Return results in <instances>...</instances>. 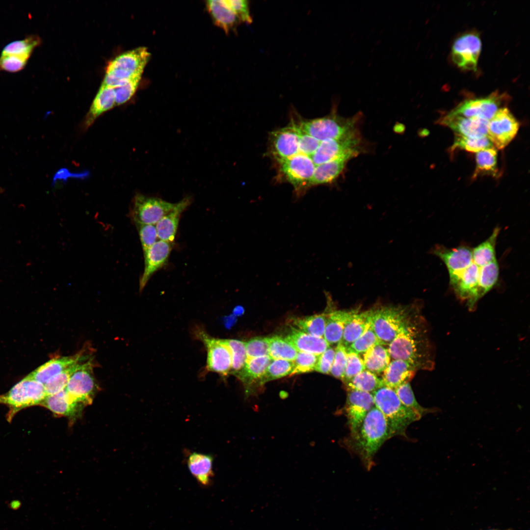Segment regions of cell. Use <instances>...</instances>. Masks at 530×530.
Instances as JSON below:
<instances>
[{
	"label": "cell",
	"instance_id": "cell-1",
	"mask_svg": "<svg viewBox=\"0 0 530 530\" xmlns=\"http://www.w3.org/2000/svg\"><path fill=\"white\" fill-rule=\"evenodd\" d=\"M391 358L408 363L417 371L434 366L433 349L424 318L416 311L407 325L388 344Z\"/></svg>",
	"mask_w": 530,
	"mask_h": 530
},
{
	"label": "cell",
	"instance_id": "cell-2",
	"mask_svg": "<svg viewBox=\"0 0 530 530\" xmlns=\"http://www.w3.org/2000/svg\"><path fill=\"white\" fill-rule=\"evenodd\" d=\"M394 434L382 413L375 406L345 440L349 450L356 453L370 470L380 447Z\"/></svg>",
	"mask_w": 530,
	"mask_h": 530
},
{
	"label": "cell",
	"instance_id": "cell-3",
	"mask_svg": "<svg viewBox=\"0 0 530 530\" xmlns=\"http://www.w3.org/2000/svg\"><path fill=\"white\" fill-rule=\"evenodd\" d=\"M372 394L375 407L385 417L394 436H405L408 425L421 418L401 403L393 389L384 386Z\"/></svg>",
	"mask_w": 530,
	"mask_h": 530
},
{
	"label": "cell",
	"instance_id": "cell-4",
	"mask_svg": "<svg viewBox=\"0 0 530 530\" xmlns=\"http://www.w3.org/2000/svg\"><path fill=\"white\" fill-rule=\"evenodd\" d=\"M417 310L401 306H382L370 310L371 323L381 343L388 345Z\"/></svg>",
	"mask_w": 530,
	"mask_h": 530
},
{
	"label": "cell",
	"instance_id": "cell-5",
	"mask_svg": "<svg viewBox=\"0 0 530 530\" xmlns=\"http://www.w3.org/2000/svg\"><path fill=\"white\" fill-rule=\"evenodd\" d=\"M46 397L44 385L27 375L7 393L0 395V404L8 407L6 417L10 422L18 412L26 407L40 405Z\"/></svg>",
	"mask_w": 530,
	"mask_h": 530
},
{
	"label": "cell",
	"instance_id": "cell-6",
	"mask_svg": "<svg viewBox=\"0 0 530 530\" xmlns=\"http://www.w3.org/2000/svg\"><path fill=\"white\" fill-rule=\"evenodd\" d=\"M357 118H344L333 113L324 117L301 121L298 125L306 133L322 141L340 139L357 131Z\"/></svg>",
	"mask_w": 530,
	"mask_h": 530
},
{
	"label": "cell",
	"instance_id": "cell-7",
	"mask_svg": "<svg viewBox=\"0 0 530 530\" xmlns=\"http://www.w3.org/2000/svg\"><path fill=\"white\" fill-rule=\"evenodd\" d=\"M150 56V52L144 47L127 51L108 63L106 74L114 82L125 83L132 77L142 75Z\"/></svg>",
	"mask_w": 530,
	"mask_h": 530
},
{
	"label": "cell",
	"instance_id": "cell-8",
	"mask_svg": "<svg viewBox=\"0 0 530 530\" xmlns=\"http://www.w3.org/2000/svg\"><path fill=\"white\" fill-rule=\"evenodd\" d=\"M176 204L160 198L138 193L133 197L130 216L135 224L156 225L162 217L175 208Z\"/></svg>",
	"mask_w": 530,
	"mask_h": 530
},
{
	"label": "cell",
	"instance_id": "cell-9",
	"mask_svg": "<svg viewBox=\"0 0 530 530\" xmlns=\"http://www.w3.org/2000/svg\"><path fill=\"white\" fill-rule=\"evenodd\" d=\"M94 365L93 360L90 358L81 363L71 376L65 388L69 395L82 405L91 404L98 390Z\"/></svg>",
	"mask_w": 530,
	"mask_h": 530
},
{
	"label": "cell",
	"instance_id": "cell-10",
	"mask_svg": "<svg viewBox=\"0 0 530 530\" xmlns=\"http://www.w3.org/2000/svg\"><path fill=\"white\" fill-rule=\"evenodd\" d=\"M196 337L202 342L207 351L206 370L225 377L231 373L232 355L230 350L224 339L212 337L204 331L197 329Z\"/></svg>",
	"mask_w": 530,
	"mask_h": 530
},
{
	"label": "cell",
	"instance_id": "cell-11",
	"mask_svg": "<svg viewBox=\"0 0 530 530\" xmlns=\"http://www.w3.org/2000/svg\"><path fill=\"white\" fill-rule=\"evenodd\" d=\"M360 141L357 131L340 139L322 141L312 155V160L316 167L341 157H354L358 153Z\"/></svg>",
	"mask_w": 530,
	"mask_h": 530
},
{
	"label": "cell",
	"instance_id": "cell-12",
	"mask_svg": "<svg viewBox=\"0 0 530 530\" xmlns=\"http://www.w3.org/2000/svg\"><path fill=\"white\" fill-rule=\"evenodd\" d=\"M480 267L472 261L467 267L450 274V284L456 296L472 310L480 299L478 280Z\"/></svg>",
	"mask_w": 530,
	"mask_h": 530
},
{
	"label": "cell",
	"instance_id": "cell-13",
	"mask_svg": "<svg viewBox=\"0 0 530 530\" xmlns=\"http://www.w3.org/2000/svg\"><path fill=\"white\" fill-rule=\"evenodd\" d=\"M519 122L506 107L498 110L489 121L487 136L498 149L505 147L514 138Z\"/></svg>",
	"mask_w": 530,
	"mask_h": 530
},
{
	"label": "cell",
	"instance_id": "cell-14",
	"mask_svg": "<svg viewBox=\"0 0 530 530\" xmlns=\"http://www.w3.org/2000/svg\"><path fill=\"white\" fill-rule=\"evenodd\" d=\"M506 97L498 91L486 98L467 100L452 110L450 114L465 117H478L489 121L498 111Z\"/></svg>",
	"mask_w": 530,
	"mask_h": 530
},
{
	"label": "cell",
	"instance_id": "cell-15",
	"mask_svg": "<svg viewBox=\"0 0 530 530\" xmlns=\"http://www.w3.org/2000/svg\"><path fill=\"white\" fill-rule=\"evenodd\" d=\"M279 162L281 171L296 189L309 186L316 168L309 157L298 153Z\"/></svg>",
	"mask_w": 530,
	"mask_h": 530
},
{
	"label": "cell",
	"instance_id": "cell-16",
	"mask_svg": "<svg viewBox=\"0 0 530 530\" xmlns=\"http://www.w3.org/2000/svg\"><path fill=\"white\" fill-rule=\"evenodd\" d=\"M374 406L373 397L371 393L356 390H347L344 409L350 432L358 426Z\"/></svg>",
	"mask_w": 530,
	"mask_h": 530
},
{
	"label": "cell",
	"instance_id": "cell-17",
	"mask_svg": "<svg viewBox=\"0 0 530 530\" xmlns=\"http://www.w3.org/2000/svg\"><path fill=\"white\" fill-rule=\"evenodd\" d=\"M272 154L278 162L299 153V133L297 124L273 132L271 137Z\"/></svg>",
	"mask_w": 530,
	"mask_h": 530
},
{
	"label": "cell",
	"instance_id": "cell-18",
	"mask_svg": "<svg viewBox=\"0 0 530 530\" xmlns=\"http://www.w3.org/2000/svg\"><path fill=\"white\" fill-rule=\"evenodd\" d=\"M488 122L478 117H465L449 113L439 121L440 124L448 127L455 134L469 137L486 136Z\"/></svg>",
	"mask_w": 530,
	"mask_h": 530
},
{
	"label": "cell",
	"instance_id": "cell-19",
	"mask_svg": "<svg viewBox=\"0 0 530 530\" xmlns=\"http://www.w3.org/2000/svg\"><path fill=\"white\" fill-rule=\"evenodd\" d=\"M172 248L171 243L159 240L144 252V268L139 280L140 291L154 273L167 263Z\"/></svg>",
	"mask_w": 530,
	"mask_h": 530
},
{
	"label": "cell",
	"instance_id": "cell-20",
	"mask_svg": "<svg viewBox=\"0 0 530 530\" xmlns=\"http://www.w3.org/2000/svg\"><path fill=\"white\" fill-rule=\"evenodd\" d=\"M430 252L444 262L449 274L467 267L473 261L472 248L466 245L449 248L436 244Z\"/></svg>",
	"mask_w": 530,
	"mask_h": 530
},
{
	"label": "cell",
	"instance_id": "cell-21",
	"mask_svg": "<svg viewBox=\"0 0 530 530\" xmlns=\"http://www.w3.org/2000/svg\"><path fill=\"white\" fill-rule=\"evenodd\" d=\"M85 351H81L72 356L53 358L39 367L28 376L44 385L51 378L70 365L90 357L85 355Z\"/></svg>",
	"mask_w": 530,
	"mask_h": 530
},
{
	"label": "cell",
	"instance_id": "cell-22",
	"mask_svg": "<svg viewBox=\"0 0 530 530\" xmlns=\"http://www.w3.org/2000/svg\"><path fill=\"white\" fill-rule=\"evenodd\" d=\"M481 48V42L477 34L468 33L461 35L454 42L452 53H459L464 60L465 70L475 71Z\"/></svg>",
	"mask_w": 530,
	"mask_h": 530
},
{
	"label": "cell",
	"instance_id": "cell-23",
	"mask_svg": "<svg viewBox=\"0 0 530 530\" xmlns=\"http://www.w3.org/2000/svg\"><path fill=\"white\" fill-rule=\"evenodd\" d=\"M191 203L190 197L184 198L177 203L172 211L159 220L156 224L159 239L172 243L176 235L181 215Z\"/></svg>",
	"mask_w": 530,
	"mask_h": 530
},
{
	"label": "cell",
	"instance_id": "cell-24",
	"mask_svg": "<svg viewBox=\"0 0 530 530\" xmlns=\"http://www.w3.org/2000/svg\"><path fill=\"white\" fill-rule=\"evenodd\" d=\"M268 356L246 359L243 369L235 375L243 384L246 393H251L255 385L261 386V381L271 361Z\"/></svg>",
	"mask_w": 530,
	"mask_h": 530
},
{
	"label": "cell",
	"instance_id": "cell-25",
	"mask_svg": "<svg viewBox=\"0 0 530 530\" xmlns=\"http://www.w3.org/2000/svg\"><path fill=\"white\" fill-rule=\"evenodd\" d=\"M206 6L214 24L226 33L235 30L240 23L226 0H210Z\"/></svg>",
	"mask_w": 530,
	"mask_h": 530
},
{
	"label": "cell",
	"instance_id": "cell-26",
	"mask_svg": "<svg viewBox=\"0 0 530 530\" xmlns=\"http://www.w3.org/2000/svg\"><path fill=\"white\" fill-rule=\"evenodd\" d=\"M285 339L297 351L316 355H320L330 346L323 337L313 336L293 327Z\"/></svg>",
	"mask_w": 530,
	"mask_h": 530
},
{
	"label": "cell",
	"instance_id": "cell-27",
	"mask_svg": "<svg viewBox=\"0 0 530 530\" xmlns=\"http://www.w3.org/2000/svg\"><path fill=\"white\" fill-rule=\"evenodd\" d=\"M416 371L406 361L393 359L383 371L381 379L384 386L395 389L402 384L409 382Z\"/></svg>",
	"mask_w": 530,
	"mask_h": 530
},
{
	"label": "cell",
	"instance_id": "cell-28",
	"mask_svg": "<svg viewBox=\"0 0 530 530\" xmlns=\"http://www.w3.org/2000/svg\"><path fill=\"white\" fill-rule=\"evenodd\" d=\"M55 415L75 417L82 408V405L74 400L65 389L56 394L47 396L40 404Z\"/></svg>",
	"mask_w": 530,
	"mask_h": 530
},
{
	"label": "cell",
	"instance_id": "cell-29",
	"mask_svg": "<svg viewBox=\"0 0 530 530\" xmlns=\"http://www.w3.org/2000/svg\"><path fill=\"white\" fill-rule=\"evenodd\" d=\"M114 106L115 97L114 88L101 85L84 118L82 124L83 129L88 128L100 115Z\"/></svg>",
	"mask_w": 530,
	"mask_h": 530
},
{
	"label": "cell",
	"instance_id": "cell-30",
	"mask_svg": "<svg viewBox=\"0 0 530 530\" xmlns=\"http://www.w3.org/2000/svg\"><path fill=\"white\" fill-rule=\"evenodd\" d=\"M213 458L208 454L193 452L187 459V465L191 475L201 485L208 486L213 476Z\"/></svg>",
	"mask_w": 530,
	"mask_h": 530
},
{
	"label": "cell",
	"instance_id": "cell-31",
	"mask_svg": "<svg viewBox=\"0 0 530 530\" xmlns=\"http://www.w3.org/2000/svg\"><path fill=\"white\" fill-rule=\"evenodd\" d=\"M355 310H335L327 314L323 338L330 344L342 341L345 325Z\"/></svg>",
	"mask_w": 530,
	"mask_h": 530
},
{
	"label": "cell",
	"instance_id": "cell-32",
	"mask_svg": "<svg viewBox=\"0 0 530 530\" xmlns=\"http://www.w3.org/2000/svg\"><path fill=\"white\" fill-rule=\"evenodd\" d=\"M351 158L350 157H341L317 166L309 186L328 183L335 180Z\"/></svg>",
	"mask_w": 530,
	"mask_h": 530
},
{
	"label": "cell",
	"instance_id": "cell-33",
	"mask_svg": "<svg viewBox=\"0 0 530 530\" xmlns=\"http://www.w3.org/2000/svg\"><path fill=\"white\" fill-rule=\"evenodd\" d=\"M370 321V311L359 312L355 309L347 321L343 332L341 342L349 347L364 332Z\"/></svg>",
	"mask_w": 530,
	"mask_h": 530
},
{
	"label": "cell",
	"instance_id": "cell-34",
	"mask_svg": "<svg viewBox=\"0 0 530 530\" xmlns=\"http://www.w3.org/2000/svg\"><path fill=\"white\" fill-rule=\"evenodd\" d=\"M365 370L375 374L383 372L390 362L391 357L385 345L376 344L363 353Z\"/></svg>",
	"mask_w": 530,
	"mask_h": 530
},
{
	"label": "cell",
	"instance_id": "cell-35",
	"mask_svg": "<svg viewBox=\"0 0 530 530\" xmlns=\"http://www.w3.org/2000/svg\"><path fill=\"white\" fill-rule=\"evenodd\" d=\"M500 232V228L496 227L487 239L472 248L473 261L479 267L496 260L495 246Z\"/></svg>",
	"mask_w": 530,
	"mask_h": 530
},
{
	"label": "cell",
	"instance_id": "cell-36",
	"mask_svg": "<svg viewBox=\"0 0 530 530\" xmlns=\"http://www.w3.org/2000/svg\"><path fill=\"white\" fill-rule=\"evenodd\" d=\"M328 313L293 319V328L317 337H323Z\"/></svg>",
	"mask_w": 530,
	"mask_h": 530
},
{
	"label": "cell",
	"instance_id": "cell-37",
	"mask_svg": "<svg viewBox=\"0 0 530 530\" xmlns=\"http://www.w3.org/2000/svg\"><path fill=\"white\" fill-rule=\"evenodd\" d=\"M344 383L346 390H356L371 394L377 389L384 386L381 378L366 370Z\"/></svg>",
	"mask_w": 530,
	"mask_h": 530
},
{
	"label": "cell",
	"instance_id": "cell-38",
	"mask_svg": "<svg viewBox=\"0 0 530 530\" xmlns=\"http://www.w3.org/2000/svg\"><path fill=\"white\" fill-rule=\"evenodd\" d=\"M41 43L36 35H30L24 39L16 40L7 44L2 50L0 56L16 55L30 57L34 50Z\"/></svg>",
	"mask_w": 530,
	"mask_h": 530
},
{
	"label": "cell",
	"instance_id": "cell-39",
	"mask_svg": "<svg viewBox=\"0 0 530 530\" xmlns=\"http://www.w3.org/2000/svg\"><path fill=\"white\" fill-rule=\"evenodd\" d=\"M268 356L271 359L294 361L297 350L285 339L275 336L268 338Z\"/></svg>",
	"mask_w": 530,
	"mask_h": 530
},
{
	"label": "cell",
	"instance_id": "cell-40",
	"mask_svg": "<svg viewBox=\"0 0 530 530\" xmlns=\"http://www.w3.org/2000/svg\"><path fill=\"white\" fill-rule=\"evenodd\" d=\"M499 266L497 260L480 267L478 294L480 299L490 291L497 283Z\"/></svg>",
	"mask_w": 530,
	"mask_h": 530
},
{
	"label": "cell",
	"instance_id": "cell-41",
	"mask_svg": "<svg viewBox=\"0 0 530 530\" xmlns=\"http://www.w3.org/2000/svg\"><path fill=\"white\" fill-rule=\"evenodd\" d=\"M476 153V167L474 177L481 173L495 175L497 170V151L496 148L493 146Z\"/></svg>",
	"mask_w": 530,
	"mask_h": 530
},
{
	"label": "cell",
	"instance_id": "cell-42",
	"mask_svg": "<svg viewBox=\"0 0 530 530\" xmlns=\"http://www.w3.org/2000/svg\"><path fill=\"white\" fill-rule=\"evenodd\" d=\"M87 359L81 360L70 365L47 382L44 384L47 396L53 395L64 390L72 374L78 369L81 363Z\"/></svg>",
	"mask_w": 530,
	"mask_h": 530
},
{
	"label": "cell",
	"instance_id": "cell-43",
	"mask_svg": "<svg viewBox=\"0 0 530 530\" xmlns=\"http://www.w3.org/2000/svg\"><path fill=\"white\" fill-rule=\"evenodd\" d=\"M293 368V361L283 359H272L262 378L261 386L267 381L290 375Z\"/></svg>",
	"mask_w": 530,
	"mask_h": 530
},
{
	"label": "cell",
	"instance_id": "cell-44",
	"mask_svg": "<svg viewBox=\"0 0 530 530\" xmlns=\"http://www.w3.org/2000/svg\"><path fill=\"white\" fill-rule=\"evenodd\" d=\"M493 145L487 136L481 137H469L455 134L451 150L459 148L469 152L477 153L481 150L493 147Z\"/></svg>",
	"mask_w": 530,
	"mask_h": 530
},
{
	"label": "cell",
	"instance_id": "cell-45",
	"mask_svg": "<svg viewBox=\"0 0 530 530\" xmlns=\"http://www.w3.org/2000/svg\"><path fill=\"white\" fill-rule=\"evenodd\" d=\"M401 403L421 417L431 411L422 407L417 401L409 382L400 385L394 389Z\"/></svg>",
	"mask_w": 530,
	"mask_h": 530
},
{
	"label": "cell",
	"instance_id": "cell-46",
	"mask_svg": "<svg viewBox=\"0 0 530 530\" xmlns=\"http://www.w3.org/2000/svg\"><path fill=\"white\" fill-rule=\"evenodd\" d=\"M229 347L232 355L231 373L235 375L243 368L246 360V352L244 342L235 339H224Z\"/></svg>",
	"mask_w": 530,
	"mask_h": 530
},
{
	"label": "cell",
	"instance_id": "cell-47",
	"mask_svg": "<svg viewBox=\"0 0 530 530\" xmlns=\"http://www.w3.org/2000/svg\"><path fill=\"white\" fill-rule=\"evenodd\" d=\"M378 344H382L377 337L370 321L362 334L349 347H346L358 353H364L372 346Z\"/></svg>",
	"mask_w": 530,
	"mask_h": 530
},
{
	"label": "cell",
	"instance_id": "cell-48",
	"mask_svg": "<svg viewBox=\"0 0 530 530\" xmlns=\"http://www.w3.org/2000/svg\"><path fill=\"white\" fill-rule=\"evenodd\" d=\"M142 74L132 77L125 84L114 88L115 106L127 102L135 94L140 83Z\"/></svg>",
	"mask_w": 530,
	"mask_h": 530
},
{
	"label": "cell",
	"instance_id": "cell-49",
	"mask_svg": "<svg viewBox=\"0 0 530 530\" xmlns=\"http://www.w3.org/2000/svg\"><path fill=\"white\" fill-rule=\"evenodd\" d=\"M319 355L298 351L294 360V368L290 376L307 373L315 370Z\"/></svg>",
	"mask_w": 530,
	"mask_h": 530
},
{
	"label": "cell",
	"instance_id": "cell-50",
	"mask_svg": "<svg viewBox=\"0 0 530 530\" xmlns=\"http://www.w3.org/2000/svg\"><path fill=\"white\" fill-rule=\"evenodd\" d=\"M347 359L343 381L345 382L365 370L363 359L359 354L346 348Z\"/></svg>",
	"mask_w": 530,
	"mask_h": 530
},
{
	"label": "cell",
	"instance_id": "cell-51",
	"mask_svg": "<svg viewBox=\"0 0 530 530\" xmlns=\"http://www.w3.org/2000/svg\"><path fill=\"white\" fill-rule=\"evenodd\" d=\"M244 343L246 359L268 355V338L256 337Z\"/></svg>",
	"mask_w": 530,
	"mask_h": 530
},
{
	"label": "cell",
	"instance_id": "cell-52",
	"mask_svg": "<svg viewBox=\"0 0 530 530\" xmlns=\"http://www.w3.org/2000/svg\"><path fill=\"white\" fill-rule=\"evenodd\" d=\"M347 352L346 347L339 342L335 348L334 361L329 374L343 380L346 364Z\"/></svg>",
	"mask_w": 530,
	"mask_h": 530
},
{
	"label": "cell",
	"instance_id": "cell-53",
	"mask_svg": "<svg viewBox=\"0 0 530 530\" xmlns=\"http://www.w3.org/2000/svg\"><path fill=\"white\" fill-rule=\"evenodd\" d=\"M29 56L16 55L0 56V71L15 73L24 69Z\"/></svg>",
	"mask_w": 530,
	"mask_h": 530
},
{
	"label": "cell",
	"instance_id": "cell-54",
	"mask_svg": "<svg viewBox=\"0 0 530 530\" xmlns=\"http://www.w3.org/2000/svg\"><path fill=\"white\" fill-rule=\"evenodd\" d=\"M135 225L138 230L142 249L144 252L158 240L156 225L142 224Z\"/></svg>",
	"mask_w": 530,
	"mask_h": 530
},
{
	"label": "cell",
	"instance_id": "cell-55",
	"mask_svg": "<svg viewBox=\"0 0 530 530\" xmlns=\"http://www.w3.org/2000/svg\"><path fill=\"white\" fill-rule=\"evenodd\" d=\"M241 23L251 24L252 18L250 14L249 1L246 0H226Z\"/></svg>",
	"mask_w": 530,
	"mask_h": 530
},
{
	"label": "cell",
	"instance_id": "cell-56",
	"mask_svg": "<svg viewBox=\"0 0 530 530\" xmlns=\"http://www.w3.org/2000/svg\"><path fill=\"white\" fill-rule=\"evenodd\" d=\"M299 133V153L309 157L313 155L318 148L320 143L318 139L304 132L297 124Z\"/></svg>",
	"mask_w": 530,
	"mask_h": 530
},
{
	"label": "cell",
	"instance_id": "cell-57",
	"mask_svg": "<svg viewBox=\"0 0 530 530\" xmlns=\"http://www.w3.org/2000/svg\"><path fill=\"white\" fill-rule=\"evenodd\" d=\"M335 354V348L329 346L319 355L315 370L320 373L329 374L331 370Z\"/></svg>",
	"mask_w": 530,
	"mask_h": 530
},
{
	"label": "cell",
	"instance_id": "cell-58",
	"mask_svg": "<svg viewBox=\"0 0 530 530\" xmlns=\"http://www.w3.org/2000/svg\"><path fill=\"white\" fill-rule=\"evenodd\" d=\"M234 314L236 316H239L243 313V308L240 306L236 307L234 310Z\"/></svg>",
	"mask_w": 530,
	"mask_h": 530
},
{
	"label": "cell",
	"instance_id": "cell-59",
	"mask_svg": "<svg viewBox=\"0 0 530 530\" xmlns=\"http://www.w3.org/2000/svg\"><path fill=\"white\" fill-rule=\"evenodd\" d=\"M10 506L13 509H17L20 506V502L14 501L11 503Z\"/></svg>",
	"mask_w": 530,
	"mask_h": 530
},
{
	"label": "cell",
	"instance_id": "cell-60",
	"mask_svg": "<svg viewBox=\"0 0 530 530\" xmlns=\"http://www.w3.org/2000/svg\"></svg>",
	"mask_w": 530,
	"mask_h": 530
}]
</instances>
